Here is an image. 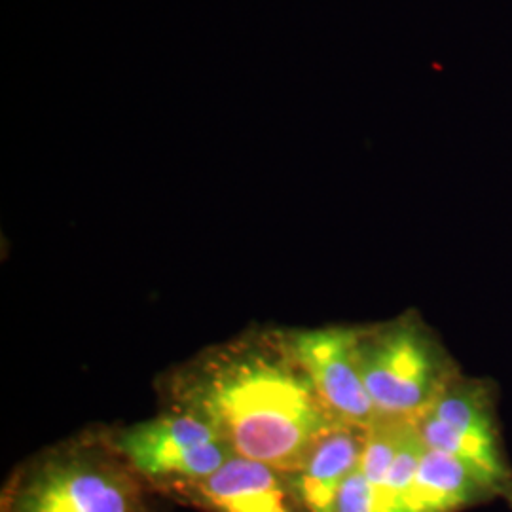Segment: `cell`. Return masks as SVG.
<instances>
[{
	"label": "cell",
	"instance_id": "6",
	"mask_svg": "<svg viewBox=\"0 0 512 512\" xmlns=\"http://www.w3.org/2000/svg\"><path fill=\"white\" fill-rule=\"evenodd\" d=\"M423 442L463 461L495 495H512L511 473L499 452L494 423L482 399L467 389L440 393L418 418Z\"/></svg>",
	"mask_w": 512,
	"mask_h": 512
},
{
	"label": "cell",
	"instance_id": "7",
	"mask_svg": "<svg viewBox=\"0 0 512 512\" xmlns=\"http://www.w3.org/2000/svg\"><path fill=\"white\" fill-rule=\"evenodd\" d=\"M203 512H306L291 476L255 459L234 456L217 473L165 495Z\"/></svg>",
	"mask_w": 512,
	"mask_h": 512
},
{
	"label": "cell",
	"instance_id": "2",
	"mask_svg": "<svg viewBox=\"0 0 512 512\" xmlns=\"http://www.w3.org/2000/svg\"><path fill=\"white\" fill-rule=\"evenodd\" d=\"M158 494L110 439L86 431L21 463L0 512H165Z\"/></svg>",
	"mask_w": 512,
	"mask_h": 512
},
{
	"label": "cell",
	"instance_id": "10",
	"mask_svg": "<svg viewBox=\"0 0 512 512\" xmlns=\"http://www.w3.org/2000/svg\"><path fill=\"white\" fill-rule=\"evenodd\" d=\"M336 512H378L372 488L361 467L349 476L336 501Z\"/></svg>",
	"mask_w": 512,
	"mask_h": 512
},
{
	"label": "cell",
	"instance_id": "9",
	"mask_svg": "<svg viewBox=\"0 0 512 512\" xmlns=\"http://www.w3.org/2000/svg\"><path fill=\"white\" fill-rule=\"evenodd\" d=\"M492 494L471 467L433 448H425L414 476L412 512H456Z\"/></svg>",
	"mask_w": 512,
	"mask_h": 512
},
{
	"label": "cell",
	"instance_id": "8",
	"mask_svg": "<svg viewBox=\"0 0 512 512\" xmlns=\"http://www.w3.org/2000/svg\"><path fill=\"white\" fill-rule=\"evenodd\" d=\"M365 431L344 423L334 427L319 440L302 469L289 475L306 512H336L344 484L361 467Z\"/></svg>",
	"mask_w": 512,
	"mask_h": 512
},
{
	"label": "cell",
	"instance_id": "3",
	"mask_svg": "<svg viewBox=\"0 0 512 512\" xmlns=\"http://www.w3.org/2000/svg\"><path fill=\"white\" fill-rule=\"evenodd\" d=\"M110 439L131 467L164 497L175 488L217 473L236 456L209 423L177 410L112 431Z\"/></svg>",
	"mask_w": 512,
	"mask_h": 512
},
{
	"label": "cell",
	"instance_id": "5",
	"mask_svg": "<svg viewBox=\"0 0 512 512\" xmlns=\"http://www.w3.org/2000/svg\"><path fill=\"white\" fill-rule=\"evenodd\" d=\"M285 340L336 420L357 429H368L380 420L359 365L361 330H287Z\"/></svg>",
	"mask_w": 512,
	"mask_h": 512
},
{
	"label": "cell",
	"instance_id": "1",
	"mask_svg": "<svg viewBox=\"0 0 512 512\" xmlns=\"http://www.w3.org/2000/svg\"><path fill=\"white\" fill-rule=\"evenodd\" d=\"M167 410L209 423L236 456L293 475L340 421L294 359L285 330L203 349L164 380Z\"/></svg>",
	"mask_w": 512,
	"mask_h": 512
},
{
	"label": "cell",
	"instance_id": "4",
	"mask_svg": "<svg viewBox=\"0 0 512 512\" xmlns=\"http://www.w3.org/2000/svg\"><path fill=\"white\" fill-rule=\"evenodd\" d=\"M359 365L380 418L418 420L442 393L437 351L416 323L361 332Z\"/></svg>",
	"mask_w": 512,
	"mask_h": 512
}]
</instances>
